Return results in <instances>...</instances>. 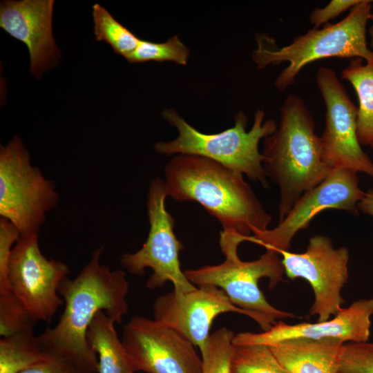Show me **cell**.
I'll return each mask as SVG.
<instances>
[{
    "label": "cell",
    "instance_id": "cell-1",
    "mask_svg": "<svg viewBox=\"0 0 373 373\" xmlns=\"http://www.w3.org/2000/svg\"><path fill=\"white\" fill-rule=\"evenodd\" d=\"M103 250V246L97 248L76 277L64 280L59 289L64 304L59 320L37 336L46 354L68 363L79 373L97 372V356L86 337L97 314L104 311L115 323H121L128 312L126 274L100 262Z\"/></svg>",
    "mask_w": 373,
    "mask_h": 373
},
{
    "label": "cell",
    "instance_id": "cell-2",
    "mask_svg": "<svg viewBox=\"0 0 373 373\" xmlns=\"http://www.w3.org/2000/svg\"><path fill=\"white\" fill-rule=\"evenodd\" d=\"M164 174L168 196L199 203L220 222L223 231L248 237L267 229L272 220L243 175L214 160L175 155Z\"/></svg>",
    "mask_w": 373,
    "mask_h": 373
},
{
    "label": "cell",
    "instance_id": "cell-3",
    "mask_svg": "<svg viewBox=\"0 0 373 373\" xmlns=\"http://www.w3.org/2000/svg\"><path fill=\"white\" fill-rule=\"evenodd\" d=\"M315 126L303 99L289 94L281 106L276 130L262 140L266 176L279 189V221L305 192L321 183L332 171L323 160Z\"/></svg>",
    "mask_w": 373,
    "mask_h": 373
},
{
    "label": "cell",
    "instance_id": "cell-4",
    "mask_svg": "<svg viewBox=\"0 0 373 373\" xmlns=\"http://www.w3.org/2000/svg\"><path fill=\"white\" fill-rule=\"evenodd\" d=\"M372 8V1L361 0L341 21L327 23L322 28H312L282 47L278 46L271 37L258 35L252 60L260 70L288 63L274 82L275 87L281 92L295 84L305 66L316 60L360 58L365 63L373 64V52L366 39V26Z\"/></svg>",
    "mask_w": 373,
    "mask_h": 373
},
{
    "label": "cell",
    "instance_id": "cell-5",
    "mask_svg": "<svg viewBox=\"0 0 373 373\" xmlns=\"http://www.w3.org/2000/svg\"><path fill=\"white\" fill-rule=\"evenodd\" d=\"M161 115L177 129L178 134L174 140L156 142L154 148L158 153L204 157L268 187L262 165L263 157L258 146L261 140L276 130L277 125L272 119H264L265 114L262 109L255 113L253 125L248 131L246 130L248 119L240 111L235 116L232 127L211 134L194 128L174 108H165Z\"/></svg>",
    "mask_w": 373,
    "mask_h": 373
},
{
    "label": "cell",
    "instance_id": "cell-6",
    "mask_svg": "<svg viewBox=\"0 0 373 373\" xmlns=\"http://www.w3.org/2000/svg\"><path fill=\"white\" fill-rule=\"evenodd\" d=\"M247 239L237 233L222 230L219 243L224 260L218 265L184 271L195 285H210L221 289L234 305L248 312L264 332L278 320L296 316L272 306L258 286L262 278L269 279L271 289L284 280L280 256L273 250H266L256 260L243 261L238 256V247Z\"/></svg>",
    "mask_w": 373,
    "mask_h": 373
},
{
    "label": "cell",
    "instance_id": "cell-7",
    "mask_svg": "<svg viewBox=\"0 0 373 373\" xmlns=\"http://www.w3.org/2000/svg\"><path fill=\"white\" fill-rule=\"evenodd\" d=\"M53 182L32 165L21 139L0 149V216L21 235L38 233L46 213L58 202Z\"/></svg>",
    "mask_w": 373,
    "mask_h": 373
},
{
    "label": "cell",
    "instance_id": "cell-8",
    "mask_svg": "<svg viewBox=\"0 0 373 373\" xmlns=\"http://www.w3.org/2000/svg\"><path fill=\"white\" fill-rule=\"evenodd\" d=\"M167 196L164 180L160 178L151 180L146 202L150 224L147 238L139 250L124 254L120 260L134 275H143L145 269H151L153 272L146 283L149 289L160 288L170 282L173 290L184 292L196 286L181 269L179 253L183 245L174 233V219L166 209Z\"/></svg>",
    "mask_w": 373,
    "mask_h": 373
},
{
    "label": "cell",
    "instance_id": "cell-9",
    "mask_svg": "<svg viewBox=\"0 0 373 373\" xmlns=\"http://www.w3.org/2000/svg\"><path fill=\"white\" fill-rule=\"evenodd\" d=\"M278 254L289 279L303 278L310 285L314 299L309 316H317V322H322L342 309L345 301L341 289L349 278L347 247L334 248L329 237L315 235L309 238L305 251H283Z\"/></svg>",
    "mask_w": 373,
    "mask_h": 373
},
{
    "label": "cell",
    "instance_id": "cell-10",
    "mask_svg": "<svg viewBox=\"0 0 373 373\" xmlns=\"http://www.w3.org/2000/svg\"><path fill=\"white\" fill-rule=\"evenodd\" d=\"M316 80L325 106L321 136L324 162L332 170L347 169L373 178V161L363 150L357 135L358 106L332 68L319 67Z\"/></svg>",
    "mask_w": 373,
    "mask_h": 373
},
{
    "label": "cell",
    "instance_id": "cell-11",
    "mask_svg": "<svg viewBox=\"0 0 373 373\" xmlns=\"http://www.w3.org/2000/svg\"><path fill=\"white\" fill-rule=\"evenodd\" d=\"M70 269L42 254L38 233L21 235L12 250L8 280L10 291L37 321H48L64 304L59 289Z\"/></svg>",
    "mask_w": 373,
    "mask_h": 373
},
{
    "label": "cell",
    "instance_id": "cell-12",
    "mask_svg": "<svg viewBox=\"0 0 373 373\" xmlns=\"http://www.w3.org/2000/svg\"><path fill=\"white\" fill-rule=\"evenodd\" d=\"M358 173L336 169L318 185L305 192L276 227L254 233L247 241L276 253L289 251L296 234L305 229L312 219L326 209H337L356 216L358 203L365 194Z\"/></svg>",
    "mask_w": 373,
    "mask_h": 373
},
{
    "label": "cell",
    "instance_id": "cell-13",
    "mask_svg": "<svg viewBox=\"0 0 373 373\" xmlns=\"http://www.w3.org/2000/svg\"><path fill=\"white\" fill-rule=\"evenodd\" d=\"M122 341L135 372L202 373L195 346L155 319L133 316L124 326Z\"/></svg>",
    "mask_w": 373,
    "mask_h": 373
},
{
    "label": "cell",
    "instance_id": "cell-14",
    "mask_svg": "<svg viewBox=\"0 0 373 373\" xmlns=\"http://www.w3.org/2000/svg\"><path fill=\"white\" fill-rule=\"evenodd\" d=\"M152 310L153 319L181 334L200 351L207 343L217 316L236 312L251 318L248 312L234 305L221 289L210 285L160 295L154 300Z\"/></svg>",
    "mask_w": 373,
    "mask_h": 373
},
{
    "label": "cell",
    "instance_id": "cell-15",
    "mask_svg": "<svg viewBox=\"0 0 373 373\" xmlns=\"http://www.w3.org/2000/svg\"><path fill=\"white\" fill-rule=\"evenodd\" d=\"M373 316V296L353 302L334 318L314 323L290 325L278 321L260 333L240 332L235 335L233 345H270L291 339H333L349 342L369 341Z\"/></svg>",
    "mask_w": 373,
    "mask_h": 373
},
{
    "label": "cell",
    "instance_id": "cell-16",
    "mask_svg": "<svg viewBox=\"0 0 373 373\" xmlns=\"http://www.w3.org/2000/svg\"><path fill=\"white\" fill-rule=\"evenodd\" d=\"M53 6V0H8L0 4V26L26 45L30 72L36 77L55 66L60 57L52 33Z\"/></svg>",
    "mask_w": 373,
    "mask_h": 373
},
{
    "label": "cell",
    "instance_id": "cell-17",
    "mask_svg": "<svg viewBox=\"0 0 373 373\" xmlns=\"http://www.w3.org/2000/svg\"><path fill=\"white\" fill-rule=\"evenodd\" d=\"M344 343L305 338L283 341L274 354L289 373H338Z\"/></svg>",
    "mask_w": 373,
    "mask_h": 373
},
{
    "label": "cell",
    "instance_id": "cell-18",
    "mask_svg": "<svg viewBox=\"0 0 373 373\" xmlns=\"http://www.w3.org/2000/svg\"><path fill=\"white\" fill-rule=\"evenodd\" d=\"M115 322L99 312L87 332V341L97 356V373H135L128 353L120 340Z\"/></svg>",
    "mask_w": 373,
    "mask_h": 373
},
{
    "label": "cell",
    "instance_id": "cell-19",
    "mask_svg": "<svg viewBox=\"0 0 373 373\" xmlns=\"http://www.w3.org/2000/svg\"><path fill=\"white\" fill-rule=\"evenodd\" d=\"M341 77L350 83L358 97V141L361 146H371L373 143V64H363L362 59H352L342 70Z\"/></svg>",
    "mask_w": 373,
    "mask_h": 373
},
{
    "label": "cell",
    "instance_id": "cell-20",
    "mask_svg": "<svg viewBox=\"0 0 373 373\" xmlns=\"http://www.w3.org/2000/svg\"><path fill=\"white\" fill-rule=\"evenodd\" d=\"M50 358L42 350L33 331L17 333L0 340V373H21Z\"/></svg>",
    "mask_w": 373,
    "mask_h": 373
},
{
    "label": "cell",
    "instance_id": "cell-21",
    "mask_svg": "<svg viewBox=\"0 0 373 373\" xmlns=\"http://www.w3.org/2000/svg\"><path fill=\"white\" fill-rule=\"evenodd\" d=\"M93 19L96 39L108 44L115 53L126 59L137 48L140 39L99 4L93 6Z\"/></svg>",
    "mask_w": 373,
    "mask_h": 373
},
{
    "label": "cell",
    "instance_id": "cell-22",
    "mask_svg": "<svg viewBox=\"0 0 373 373\" xmlns=\"http://www.w3.org/2000/svg\"><path fill=\"white\" fill-rule=\"evenodd\" d=\"M230 373H289L265 345H233Z\"/></svg>",
    "mask_w": 373,
    "mask_h": 373
},
{
    "label": "cell",
    "instance_id": "cell-23",
    "mask_svg": "<svg viewBox=\"0 0 373 373\" xmlns=\"http://www.w3.org/2000/svg\"><path fill=\"white\" fill-rule=\"evenodd\" d=\"M190 51L178 35H173L166 41L152 42L140 39L137 48L126 59L131 64L146 61H172L186 66Z\"/></svg>",
    "mask_w": 373,
    "mask_h": 373
},
{
    "label": "cell",
    "instance_id": "cell-24",
    "mask_svg": "<svg viewBox=\"0 0 373 373\" xmlns=\"http://www.w3.org/2000/svg\"><path fill=\"white\" fill-rule=\"evenodd\" d=\"M233 332L221 327L210 334L204 349L202 373H230V360L233 350Z\"/></svg>",
    "mask_w": 373,
    "mask_h": 373
},
{
    "label": "cell",
    "instance_id": "cell-25",
    "mask_svg": "<svg viewBox=\"0 0 373 373\" xmlns=\"http://www.w3.org/2000/svg\"><path fill=\"white\" fill-rule=\"evenodd\" d=\"M37 322L26 306L10 291L0 294L1 337L33 331Z\"/></svg>",
    "mask_w": 373,
    "mask_h": 373
},
{
    "label": "cell",
    "instance_id": "cell-26",
    "mask_svg": "<svg viewBox=\"0 0 373 373\" xmlns=\"http://www.w3.org/2000/svg\"><path fill=\"white\" fill-rule=\"evenodd\" d=\"M338 373H373V341L345 343Z\"/></svg>",
    "mask_w": 373,
    "mask_h": 373
},
{
    "label": "cell",
    "instance_id": "cell-27",
    "mask_svg": "<svg viewBox=\"0 0 373 373\" xmlns=\"http://www.w3.org/2000/svg\"><path fill=\"white\" fill-rule=\"evenodd\" d=\"M21 234L8 220L0 219V294L10 291L8 280V265L12 250Z\"/></svg>",
    "mask_w": 373,
    "mask_h": 373
},
{
    "label": "cell",
    "instance_id": "cell-28",
    "mask_svg": "<svg viewBox=\"0 0 373 373\" xmlns=\"http://www.w3.org/2000/svg\"><path fill=\"white\" fill-rule=\"evenodd\" d=\"M361 0H332L323 8H316L309 15V21L313 28H319L329 23L330 20L339 16L348 9H351Z\"/></svg>",
    "mask_w": 373,
    "mask_h": 373
},
{
    "label": "cell",
    "instance_id": "cell-29",
    "mask_svg": "<svg viewBox=\"0 0 373 373\" xmlns=\"http://www.w3.org/2000/svg\"><path fill=\"white\" fill-rule=\"evenodd\" d=\"M21 373H79L68 363L56 358L50 359L28 368Z\"/></svg>",
    "mask_w": 373,
    "mask_h": 373
},
{
    "label": "cell",
    "instance_id": "cell-30",
    "mask_svg": "<svg viewBox=\"0 0 373 373\" xmlns=\"http://www.w3.org/2000/svg\"><path fill=\"white\" fill-rule=\"evenodd\" d=\"M358 211L373 218V189H369L357 205Z\"/></svg>",
    "mask_w": 373,
    "mask_h": 373
},
{
    "label": "cell",
    "instance_id": "cell-31",
    "mask_svg": "<svg viewBox=\"0 0 373 373\" xmlns=\"http://www.w3.org/2000/svg\"><path fill=\"white\" fill-rule=\"evenodd\" d=\"M372 1V6H373V1ZM370 20L372 21V26L369 29V35H370V48L373 52V10H372V12Z\"/></svg>",
    "mask_w": 373,
    "mask_h": 373
},
{
    "label": "cell",
    "instance_id": "cell-32",
    "mask_svg": "<svg viewBox=\"0 0 373 373\" xmlns=\"http://www.w3.org/2000/svg\"><path fill=\"white\" fill-rule=\"evenodd\" d=\"M370 146L373 148V143H372V144Z\"/></svg>",
    "mask_w": 373,
    "mask_h": 373
}]
</instances>
